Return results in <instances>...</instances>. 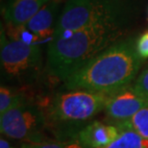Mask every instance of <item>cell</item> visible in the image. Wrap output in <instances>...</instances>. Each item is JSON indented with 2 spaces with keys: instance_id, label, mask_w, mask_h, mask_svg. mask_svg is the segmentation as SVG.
I'll return each instance as SVG.
<instances>
[{
  "instance_id": "obj_1",
  "label": "cell",
  "mask_w": 148,
  "mask_h": 148,
  "mask_svg": "<svg viewBox=\"0 0 148 148\" xmlns=\"http://www.w3.org/2000/svg\"><path fill=\"white\" fill-rule=\"evenodd\" d=\"M137 40H118L66 81V90H85L111 96L131 87L143 59L137 51Z\"/></svg>"
},
{
  "instance_id": "obj_2",
  "label": "cell",
  "mask_w": 148,
  "mask_h": 148,
  "mask_svg": "<svg viewBox=\"0 0 148 148\" xmlns=\"http://www.w3.org/2000/svg\"><path fill=\"white\" fill-rule=\"evenodd\" d=\"M123 33V18L95 23L55 38L47 49V69L64 82L97 55L107 49Z\"/></svg>"
},
{
  "instance_id": "obj_3",
  "label": "cell",
  "mask_w": 148,
  "mask_h": 148,
  "mask_svg": "<svg viewBox=\"0 0 148 148\" xmlns=\"http://www.w3.org/2000/svg\"><path fill=\"white\" fill-rule=\"evenodd\" d=\"M123 18L118 0H67L56 24L53 40L95 23Z\"/></svg>"
},
{
  "instance_id": "obj_4",
  "label": "cell",
  "mask_w": 148,
  "mask_h": 148,
  "mask_svg": "<svg viewBox=\"0 0 148 148\" xmlns=\"http://www.w3.org/2000/svg\"><path fill=\"white\" fill-rule=\"evenodd\" d=\"M45 120L42 111L24 102L0 115V130L4 137L24 143L43 141Z\"/></svg>"
},
{
  "instance_id": "obj_5",
  "label": "cell",
  "mask_w": 148,
  "mask_h": 148,
  "mask_svg": "<svg viewBox=\"0 0 148 148\" xmlns=\"http://www.w3.org/2000/svg\"><path fill=\"white\" fill-rule=\"evenodd\" d=\"M110 96L85 90L59 93L52 102V114L57 120L82 122L105 110Z\"/></svg>"
},
{
  "instance_id": "obj_6",
  "label": "cell",
  "mask_w": 148,
  "mask_h": 148,
  "mask_svg": "<svg viewBox=\"0 0 148 148\" xmlns=\"http://www.w3.org/2000/svg\"><path fill=\"white\" fill-rule=\"evenodd\" d=\"M0 59L5 75L19 80L38 70L41 64V49L40 45L12 40L2 30Z\"/></svg>"
},
{
  "instance_id": "obj_7",
  "label": "cell",
  "mask_w": 148,
  "mask_h": 148,
  "mask_svg": "<svg viewBox=\"0 0 148 148\" xmlns=\"http://www.w3.org/2000/svg\"><path fill=\"white\" fill-rule=\"evenodd\" d=\"M147 105L148 99L138 94L133 87H129L110 96L105 112L109 119L118 124L129 120Z\"/></svg>"
},
{
  "instance_id": "obj_8",
  "label": "cell",
  "mask_w": 148,
  "mask_h": 148,
  "mask_svg": "<svg viewBox=\"0 0 148 148\" xmlns=\"http://www.w3.org/2000/svg\"><path fill=\"white\" fill-rule=\"evenodd\" d=\"M120 129L117 125L95 120L83 127L76 140L86 148H105L117 138Z\"/></svg>"
},
{
  "instance_id": "obj_9",
  "label": "cell",
  "mask_w": 148,
  "mask_h": 148,
  "mask_svg": "<svg viewBox=\"0 0 148 148\" xmlns=\"http://www.w3.org/2000/svg\"><path fill=\"white\" fill-rule=\"evenodd\" d=\"M58 11V2L50 0L29 20L25 26L31 32L40 37L42 41L49 40V38L52 40L59 18L57 17Z\"/></svg>"
},
{
  "instance_id": "obj_10",
  "label": "cell",
  "mask_w": 148,
  "mask_h": 148,
  "mask_svg": "<svg viewBox=\"0 0 148 148\" xmlns=\"http://www.w3.org/2000/svg\"><path fill=\"white\" fill-rule=\"evenodd\" d=\"M50 0H9L4 8L6 23L26 25Z\"/></svg>"
},
{
  "instance_id": "obj_11",
  "label": "cell",
  "mask_w": 148,
  "mask_h": 148,
  "mask_svg": "<svg viewBox=\"0 0 148 148\" xmlns=\"http://www.w3.org/2000/svg\"><path fill=\"white\" fill-rule=\"evenodd\" d=\"M119 129L117 138L105 148H148V140L140 137L133 130L123 127H119Z\"/></svg>"
},
{
  "instance_id": "obj_12",
  "label": "cell",
  "mask_w": 148,
  "mask_h": 148,
  "mask_svg": "<svg viewBox=\"0 0 148 148\" xmlns=\"http://www.w3.org/2000/svg\"><path fill=\"white\" fill-rule=\"evenodd\" d=\"M4 32L6 36L12 40L20 41L31 45H38L43 42L40 37L31 32L25 25H13L11 23H6Z\"/></svg>"
},
{
  "instance_id": "obj_13",
  "label": "cell",
  "mask_w": 148,
  "mask_h": 148,
  "mask_svg": "<svg viewBox=\"0 0 148 148\" xmlns=\"http://www.w3.org/2000/svg\"><path fill=\"white\" fill-rule=\"evenodd\" d=\"M116 125L133 130L138 133L140 137L148 140V105L141 109L140 111H138L129 120L124 121L122 123H118Z\"/></svg>"
},
{
  "instance_id": "obj_14",
  "label": "cell",
  "mask_w": 148,
  "mask_h": 148,
  "mask_svg": "<svg viewBox=\"0 0 148 148\" xmlns=\"http://www.w3.org/2000/svg\"><path fill=\"white\" fill-rule=\"evenodd\" d=\"M26 102L23 94L13 90L12 88L1 86L0 88V115L10 111L16 106Z\"/></svg>"
},
{
  "instance_id": "obj_15",
  "label": "cell",
  "mask_w": 148,
  "mask_h": 148,
  "mask_svg": "<svg viewBox=\"0 0 148 148\" xmlns=\"http://www.w3.org/2000/svg\"><path fill=\"white\" fill-rule=\"evenodd\" d=\"M23 148H86L77 140H43L40 143H24Z\"/></svg>"
},
{
  "instance_id": "obj_16",
  "label": "cell",
  "mask_w": 148,
  "mask_h": 148,
  "mask_svg": "<svg viewBox=\"0 0 148 148\" xmlns=\"http://www.w3.org/2000/svg\"><path fill=\"white\" fill-rule=\"evenodd\" d=\"M132 87L138 94L148 99V67L138 77L134 86Z\"/></svg>"
},
{
  "instance_id": "obj_17",
  "label": "cell",
  "mask_w": 148,
  "mask_h": 148,
  "mask_svg": "<svg viewBox=\"0 0 148 148\" xmlns=\"http://www.w3.org/2000/svg\"><path fill=\"white\" fill-rule=\"evenodd\" d=\"M137 51L140 57L144 60L148 58V31L143 33L137 40Z\"/></svg>"
},
{
  "instance_id": "obj_18",
  "label": "cell",
  "mask_w": 148,
  "mask_h": 148,
  "mask_svg": "<svg viewBox=\"0 0 148 148\" xmlns=\"http://www.w3.org/2000/svg\"><path fill=\"white\" fill-rule=\"evenodd\" d=\"M23 145H24V143H21L20 144H16L12 143L10 138L6 137H1V138H0V148H23Z\"/></svg>"
}]
</instances>
